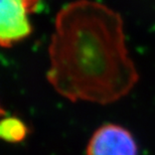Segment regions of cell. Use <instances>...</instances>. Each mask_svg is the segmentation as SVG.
<instances>
[{
  "label": "cell",
  "mask_w": 155,
  "mask_h": 155,
  "mask_svg": "<svg viewBox=\"0 0 155 155\" xmlns=\"http://www.w3.org/2000/svg\"><path fill=\"white\" fill-rule=\"evenodd\" d=\"M48 58L46 79L58 94L72 102L111 104L138 82L122 17L93 0H76L58 11Z\"/></svg>",
  "instance_id": "6da1fadb"
},
{
  "label": "cell",
  "mask_w": 155,
  "mask_h": 155,
  "mask_svg": "<svg viewBox=\"0 0 155 155\" xmlns=\"http://www.w3.org/2000/svg\"><path fill=\"white\" fill-rule=\"evenodd\" d=\"M40 0H1L0 3V43L11 48L31 35L29 16L38 11Z\"/></svg>",
  "instance_id": "7a4b0ae2"
},
{
  "label": "cell",
  "mask_w": 155,
  "mask_h": 155,
  "mask_svg": "<svg viewBox=\"0 0 155 155\" xmlns=\"http://www.w3.org/2000/svg\"><path fill=\"white\" fill-rule=\"evenodd\" d=\"M86 155H138V148L127 129L117 124H105L93 133Z\"/></svg>",
  "instance_id": "3957f363"
},
{
  "label": "cell",
  "mask_w": 155,
  "mask_h": 155,
  "mask_svg": "<svg viewBox=\"0 0 155 155\" xmlns=\"http://www.w3.org/2000/svg\"><path fill=\"white\" fill-rule=\"evenodd\" d=\"M28 129L23 121L16 117H7L0 124V135L9 143H18L25 139Z\"/></svg>",
  "instance_id": "277c9868"
}]
</instances>
